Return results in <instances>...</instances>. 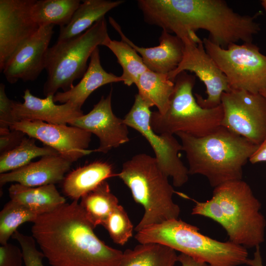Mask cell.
<instances>
[{"label":"cell","mask_w":266,"mask_h":266,"mask_svg":"<svg viewBox=\"0 0 266 266\" xmlns=\"http://www.w3.org/2000/svg\"><path fill=\"white\" fill-rule=\"evenodd\" d=\"M184 53L178 67L168 74L169 79L174 82L176 76L183 71L194 73L206 87L207 97L195 94L198 104L204 108H212L221 104L223 93L231 90L226 77L210 56L206 52L202 40L185 37Z\"/></svg>","instance_id":"obj_12"},{"label":"cell","mask_w":266,"mask_h":266,"mask_svg":"<svg viewBox=\"0 0 266 266\" xmlns=\"http://www.w3.org/2000/svg\"><path fill=\"white\" fill-rule=\"evenodd\" d=\"M261 4L266 13V0H261Z\"/></svg>","instance_id":"obj_39"},{"label":"cell","mask_w":266,"mask_h":266,"mask_svg":"<svg viewBox=\"0 0 266 266\" xmlns=\"http://www.w3.org/2000/svg\"><path fill=\"white\" fill-rule=\"evenodd\" d=\"M102 226L115 243L124 245L132 237L133 225L126 211L118 205L110 213Z\"/></svg>","instance_id":"obj_31"},{"label":"cell","mask_w":266,"mask_h":266,"mask_svg":"<svg viewBox=\"0 0 266 266\" xmlns=\"http://www.w3.org/2000/svg\"><path fill=\"white\" fill-rule=\"evenodd\" d=\"M105 17L75 37L57 41L49 47L46 55L47 78L43 86L45 97L54 96L60 89H71L73 82L86 72L87 62L95 49L105 46L110 39Z\"/></svg>","instance_id":"obj_8"},{"label":"cell","mask_w":266,"mask_h":266,"mask_svg":"<svg viewBox=\"0 0 266 266\" xmlns=\"http://www.w3.org/2000/svg\"><path fill=\"white\" fill-rule=\"evenodd\" d=\"M249 161L253 164L266 162V136Z\"/></svg>","instance_id":"obj_36"},{"label":"cell","mask_w":266,"mask_h":266,"mask_svg":"<svg viewBox=\"0 0 266 266\" xmlns=\"http://www.w3.org/2000/svg\"><path fill=\"white\" fill-rule=\"evenodd\" d=\"M0 266H25L21 248L8 242L1 245Z\"/></svg>","instance_id":"obj_34"},{"label":"cell","mask_w":266,"mask_h":266,"mask_svg":"<svg viewBox=\"0 0 266 266\" xmlns=\"http://www.w3.org/2000/svg\"><path fill=\"white\" fill-rule=\"evenodd\" d=\"M202 41L206 52L226 77L231 90L260 93L266 87V56L256 45L232 43L223 48L208 38Z\"/></svg>","instance_id":"obj_9"},{"label":"cell","mask_w":266,"mask_h":266,"mask_svg":"<svg viewBox=\"0 0 266 266\" xmlns=\"http://www.w3.org/2000/svg\"><path fill=\"white\" fill-rule=\"evenodd\" d=\"M175 134L186 153L189 174L204 176L214 188L242 179L243 167L259 146L222 126L200 137Z\"/></svg>","instance_id":"obj_4"},{"label":"cell","mask_w":266,"mask_h":266,"mask_svg":"<svg viewBox=\"0 0 266 266\" xmlns=\"http://www.w3.org/2000/svg\"><path fill=\"white\" fill-rule=\"evenodd\" d=\"M25 206L10 200L0 212V243H8L10 237L22 224L33 222L39 216Z\"/></svg>","instance_id":"obj_30"},{"label":"cell","mask_w":266,"mask_h":266,"mask_svg":"<svg viewBox=\"0 0 266 266\" xmlns=\"http://www.w3.org/2000/svg\"><path fill=\"white\" fill-rule=\"evenodd\" d=\"M134 237L139 243L164 244L211 266H239L246 264L248 259L244 247L211 238L200 233L198 227L178 219L146 227Z\"/></svg>","instance_id":"obj_6"},{"label":"cell","mask_w":266,"mask_h":266,"mask_svg":"<svg viewBox=\"0 0 266 266\" xmlns=\"http://www.w3.org/2000/svg\"><path fill=\"white\" fill-rule=\"evenodd\" d=\"M10 200L27 207L38 215L51 212L66 203L55 184L29 187L19 183L8 189Z\"/></svg>","instance_id":"obj_22"},{"label":"cell","mask_w":266,"mask_h":266,"mask_svg":"<svg viewBox=\"0 0 266 266\" xmlns=\"http://www.w3.org/2000/svg\"><path fill=\"white\" fill-rule=\"evenodd\" d=\"M94 229L73 200L39 216L31 231L52 266H118L123 252L107 245Z\"/></svg>","instance_id":"obj_2"},{"label":"cell","mask_w":266,"mask_h":266,"mask_svg":"<svg viewBox=\"0 0 266 266\" xmlns=\"http://www.w3.org/2000/svg\"><path fill=\"white\" fill-rule=\"evenodd\" d=\"M26 135L24 132L15 129H10L7 133L0 134V154L16 147Z\"/></svg>","instance_id":"obj_35"},{"label":"cell","mask_w":266,"mask_h":266,"mask_svg":"<svg viewBox=\"0 0 266 266\" xmlns=\"http://www.w3.org/2000/svg\"><path fill=\"white\" fill-rule=\"evenodd\" d=\"M125 2L122 0H85L74 12L69 23L60 27L57 41L78 36L91 28L96 22L114 8Z\"/></svg>","instance_id":"obj_23"},{"label":"cell","mask_w":266,"mask_h":266,"mask_svg":"<svg viewBox=\"0 0 266 266\" xmlns=\"http://www.w3.org/2000/svg\"><path fill=\"white\" fill-rule=\"evenodd\" d=\"M141 10L145 22L181 39L203 30L211 41L223 48L239 41L252 42L261 30L255 21L260 11L241 15L223 0H145Z\"/></svg>","instance_id":"obj_1"},{"label":"cell","mask_w":266,"mask_h":266,"mask_svg":"<svg viewBox=\"0 0 266 266\" xmlns=\"http://www.w3.org/2000/svg\"><path fill=\"white\" fill-rule=\"evenodd\" d=\"M112 94L111 89L106 97H101L89 112L78 117L70 125L98 136L100 145L94 152L106 153L130 140L128 126L112 111Z\"/></svg>","instance_id":"obj_16"},{"label":"cell","mask_w":266,"mask_h":266,"mask_svg":"<svg viewBox=\"0 0 266 266\" xmlns=\"http://www.w3.org/2000/svg\"><path fill=\"white\" fill-rule=\"evenodd\" d=\"M53 25L41 26L13 54L2 71L11 84L35 80L45 68L46 55L54 33Z\"/></svg>","instance_id":"obj_15"},{"label":"cell","mask_w":266,"mask_h":266,"mask_svg":"<svg viewBox=\"0 0 266 266\" xmlns=\"http://www.w3.org/2000/svg\"><path fill=\"white\" fill-rule=\"evenodd\" d=\"M26 136L16 147L0 154V174L22 167L31 163L32 160L36 157L59 155L56 150L49 146H37L35 139Z\"/></svg>","instance_id":"obj_28"},{"label":"cell","mask_w":266,"mask_h":266,"mask_svg":"<svg viewBox=\"0 0 266 266\" xmlns=\"http://www.w3.org/2000/svg\"><path fill=\"white\" fill-rule=\"evenodd\" d=\"M3 83L0 84V134L7 133L10 127L18 122L13 111V100H10Z\"/></svg>","instance_id":"obj_33"},{"label":"cell","mask_w":266,"mask_h":266,"mask_svg":"<svg viewBox=\"0 0 266 266\" xmlns=\"http://www.w3.org/2000/svg\"><path fill=\"white\" fill-rule=\"evenodd\" d=\"M246 264L249 266H264L261 256L260 246L256 247L253 259H248Z\"/></svg>","instance_id":"obj_38"},{"label":"cell","mask_w":266,"mask_h":266,"mask_svg":"<svg viewBox=\"0 0 266 266\" xmlns=\"http://www.w3.org/2000/svg\"><path fill=\"white\" fill-rule=\"evenodd\" d=\"M117 176L112 165L95 161L70 172L63 181L64 193L73 200L78 201L85 194L109 178Z\"/></svg>","instance_id":"obj_21"},{"label":"cell","mask_w":266,"mask_h":266,"mask_svg":"<svg viewBox=\"0 0 266 266\" xmlns=\"http://www.w3.org/2000/svg\"><path fill=\"white\" fill-rule=\"evenodd\" d=\"M88 68L81 80L66 92H58L53 96L55 102H69L81 109L87 98L96 90L108 84L123 82L120 76L106 71L102 67L99 47L93 51Z\"/></svg>","instance_id":"obj_20"},{"label":"cell","mask_w":266,"mask_h":266,"mask_svg":"<svg viewBox=\"0 0 266 266\" xmlns=\"http://www.w3.org/2000/svg\"><path fill=\"white\" fill-rule=\"evenodd\" d=\"M260 93L266 98V87Z\"/></svg>","instance_id":"obj_40"},{"label":"cell","mask_w":266,"mask_h":266,"mask_svg":"<svg viewBox=\"0 0 266 266\" xmlns=\"http://www.w3.org/2000/svg\"><path fill=\"white\" fill-rule=\"evenodd\" d=\"M53 96L40 98L27 89L22 96L23 102L13 101V113L18 122L40 121L52 124L70 125L84 114L81 109L69 102L56 104Z\"/></svg>","instance_id":"obj_18"},{"label":"cell","mask_w":266,"mask_h":266,"mask_svg":"<svg viewBox=\"0 0 266 266\" xmlns=\"http://www.w3.org/2000/svg\"><path fill=\"white\" fill-rule=\"evenodd\" d=\"M150 106L137 94L133 104L123 119L128 127L138 132L151 146L159 165L179 187L188 180L189 171L181 160L179 152L182 146L172 134H157L151 128Z\"/></svg>","instance_id":"obj_10"},{"label":"cell","mask_w":266,"mask_h":266,"mask_svg":"<svg viewBox=\"0 0 266 266\" xmlns=\"http://www.w3.org/2000/svg\"><path fill=\"white\" fill-rule=\"evenodd\" d=\"M117 176L130 189L134 200L144 208V214L134 230L178 219L179 206L172 197L176 192L156 158L144 153L125 162Z\"/></svg>","instance_id":"obj_5"},{"label":"cell","mask_w":266,"mask_h":266,"mask_svg":"<svg viewBox=\"0 0 266 266\" xmlns=\"http://www.w3.org/2000/svg\"><path fill=\"white\" fill-rule=\"evenodd\" d=\"M72 163L60 155L45 156L19 169L1 173L0 186L14 182L29 187L55 184L63 181Z\"/></svg>","instance_id":"obj_19"},{"label":"cell","mask_w":266,"mask_h":266,"mask_svg":"<svg viewBox=\"0 0 266 266\" xmlns=\"http://www.w3.org/2000/svg\"><path fill=\"white\" fill-rule=\"evenodd\" d=\"M10 129L21 131L40 141L72 163L94 152V150L88 149L92 133L77 127L40 121H20L11 125Z\"/></svg>","instance_id":"obj_13"},{"label":"cell","mask_w":266,"mask_h":266,"mask_svg":"<svg viewBox=\"0 0 266 266\" xmlns=\"http://www.w3.org/2000/svg\"><path fill=\"white\" fill-rule=\"evenodd\" d=\"M193 200L192 214L219 223L226 230L229 241L246 249L256 248L264 242L266 221L260 212L261 204L242 179L215 187L212 198L206 201Z\"/></svg>","instance_id":"obj_3"},{"label":"cell","mask_w":266,"mask_h":266,"mask_svg":"<svg viewBox=\"0 0 266 266\" xmlns=\"http://www.w3.org/2000/svg\"><path fill=\"white\" fill-rule=\"evenodd\" d=\"M174 82V90L166 112L151 113L150 124L156 133L173 135L182 132L200 137L221 126L223 117L221 104L214 108H204L194 96L195 75L183 71L176 76Z\"/></svg>","instance_id":"obj_7"},{"label":"cell","mask_w":266,"mask_h":266,"mask_svg":"<svg viewBox=\"0 0 266 266\" xmlns=\"http://www.w3.org/2000/svg\"><path fill=\"white\" fill-rule=\"evenodd\" d=\"M135 85L138 94L151 107L155 106L161 114L166 112L174 87V82L167 74L148 70L140 76Z\"/></svg>","instance_id":"obj_25"},{"label":"cell","mask_w":266,"mask_h":266,"mask_svg":"<svg viewBox=\"0 0 266 266\" xmlns=\"http://www.w3.org/2000/svg\"><path fill=\"white\" fill-rule=\"evenodd\" d=\"M34 0H0V69L39 29L32 15Z\"/></svg>","instance_id":"obj_14"},{"label":"cell","mask_w":266,"mask_h":266,"mask_svg":"<svg viewBox=\"0 0 266 266\" xmlns=\"http://www.w3.org/2000/svg\"><path fill=\"white\" fill-rule=\"evenodd\" d=\"M109 22L119 33L121 40L129 44L140 55L149 70L168 74L174 71L182 61L184 44L176 35L163 30L158 45L147 48L139 47L125 35L120 26L112 17H109Z\"/></svg>","instance_id":"obj_17"},{"label":"cell","mask_w":266,"mask_h":266,"mask_svg":"<svg viewBox=\"0 0 266 266\" xmlns=\"http://www.w3.org/2000/svg\"><path fill=\"white\" fill-rule=\"evenodd\" d=\"M221 126L260 145L266 136V98L260 93L231 90L223 93Z\"/></svg>","instance_id":"obj_11"},{"label":"cell","mask_w":266,"mask_h":266,"mask_svg":"<svg viewBox=\"0 0 266 266\" xmlns=\"http://www.w3.org/2000/svg\"><path fill=\"white\" fill-rule=\"evenodd\" d=\"M178 262L181 264V266H211L205 262L183 253L178 255Z\"/></svg>","instance_id":"obj_37"},{"label":"cell","mask_w":266,"mask_h":266,"mask_svg":"<svg viewBox=\"0 0 266 266\" xmlns=\"http://www.w3.org/2000/svg\"><path fill=\"white\" fill-rule=\"evenodd\" d=\"M19 244L24 257L25 266H44V256L36 247V242L32 236H29L16 231L12 235Z\"/></svg>","instance_id":"obj_32"},{"label":"cell","mask_w":266,"mask_h":266,"mask_svg":"<svg viewBox=\"0 0 266 266\" xmlns=\"http://www.w3.org/2000/svg\"><path fill=\"white\" fill-rule=\"evenodd\" d=\"M105 46L114 54L121 66L123 73L120 77L126 85L135 84L140 76L149 70L139 54L124 41L110 38Z\"/></svg>","instance_id":"obj_29"},{"label":"cell","mask_w":266,"mask_h":266,"mask_svg":"<svg viewBox=\"0 0 266 266\" xmlns=\"http://www.w3.org/2000/svg\"><path fill=\"white\" fill-rule=\"evenodd\" d=\"M178 255L173 249L158 243H140L123 252L118 266H174Z\"/></svg>","instance_id":"obj_24"},{"label":"cell","mask_w":266,"mask_h":266,"mask_svg":"<svg viewBox=\"0 0 266 266\" xmlns=\"http://www.w3.org/2000/svg\"><path fill=\"white\" fill-rule=\"evenodd\" d=\"M79 0H34L32 15L39 27L67 25L77 9Z\"/></svg>","instance_id":"obj_27"},{"label":"cell","mask_w":266,"mask_h":266,"mask_svg":"<svg viewBox=\"0 0 266 266\" xmlns=\"http://www.w3.org/2000/svg\"><path fill=\"white\" fill-rule=\"evenodd\" d=\"M79 204L95 228L102 225L119 205L117 198L112 193L106 181L84 195Z\"/></svg>","instance_id":"obj_26"}]
</instances>
